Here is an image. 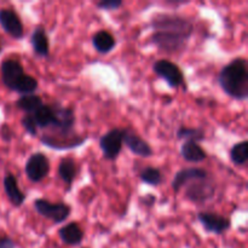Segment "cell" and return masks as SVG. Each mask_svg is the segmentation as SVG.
I'll use <instances>...</instances> for the list:
<instances>
[{
	"instance_id": "obj_1",
	"label": "cell",
	"mask_w": 248,
	"mask_h": 248,
	"mask_svg": "<svg viewBox=\"0 0 248 248\" xmlns=\"http://www.w3.org/2000/svg\"><path fill=\"white\" fill-rule=\"evenodd\" d=\"M150 27L154 31L150 41L165 53L181 52L194 33L190 19L173 14H156L150 19Z\"/></svg>"
},
{
	"instance_id": "obj_2",
	"label": "cell",
	"mask_w": 248,
	"mask_h": 248,
	"mask_svg": "<svg viewBox=\"0 0 248 248\" xmlns=\"http://www.w3.org/2000/svg\"><path fill=\"white\" fill-rule=\"evenodd\" d=\"M223 91L237 101L248 98V67L246 58L236 57L225 64L218 75Z\"/></svg>"
},
{
	"instance_id": "obj_3",
	"label": "cell",
	"mask_w": 248,
	"mask_h": 248,
	"mask_svg": "<svg viewBox=\"0 0 248 248\" xmlns=\"http://www.w3.org/2000/svg\"><path fill=\"white\" fill-rule=\"evenodd\" d=\"M2 84L11 91L19 94H31L38 90V80L27 74L21 62L17 60H5L0 67Z\"/></svg>"
},
{
	"instance_id": "obj_4",
	"label": "cell",
	"mask_w": 248,
	"mask_h": 248,
	"mask_svg": "<svg viewBox=\"0 0 248 248\" xmlns=\"http://www.w3.org/2000/svg\"><path fill=\"white\" fill-rule=\"evenodd\" d=\"M87 140L86 136L78 135V133H44L40 137V142L50 149L55 150H69L80 147Z\"/></svg>"
},
{
	"instance_id": "obj_5",
	"label": "cell",
	"mask_w": 248,
	"mask_h": 248,
	"mask_svg": "<svg viewBox=\"0 0 248 248\" xmlns=\"http://www.w3.org/2000/svg\"><path fill=\"white\" fill-rule=\"evenodd\" d=\"M34 210L40 216L50 219L55 224L65 222L70 216L72 208L64 202H51L45 199H36L33 202Z\"/></svg>"
},
{
	"instance_id": "obj_6",
	"label": "cell",
	"mask_w": 248,
	"mask_h": 248,
	"mask_svg": "<svg viewBox=\"0 0 248 248\" xmlns=\"http://www.w3.org/2000/svg\"><path fill=\"white\" fill-rule=\"evenodd\" d=\"M216 188L217 186L211 176L203 179H196L186 186V196L191 202L203 203L215 196Z\"/></svg>"
},
{
	"instance_id": "obj_7",
	"label": "cell",
	"mask_w": 248,
	"mask_h": 248,
	"mask_svg": "<svg viewBox=\"0 0 248 248\" xmlns=\"http://www.w3.org/2000/svg\"><path fill=\"white\" fill-rule=\"evenodd\" d=\"M153 70H154L157 77L164 79L167 82V85L172 89H177V87L182 86L184 84L183 70L172 61L164 60V58L157 60L153 64Z\"/></svg>"
},
{
	"instance_id": "obj_8",
	"label": "cell",
	"mask_w": 248,
	"mask_h": 248,
	"mask_svg": "<svg viewBox=\"0 0 248 248\" xmlns=\"http://www.w3.org/2000/svg\"><path fill=\"white\" fill-rule=\"evenodd\" d=\"M24 172L33 183H39L50 173V160L44 153L38 152L31 154L24 165Z\"/></svg>"
},
{
	"instance_id": "obj_9",
	"label": "cell",
	"mask_w": 248,
	"mask_h": 248,
	"mask_svg": "<svg viewBox=\"0 0 248 248\" xmlns=\"http://www.w3.org/2000/svg\"><path fill=\"white\" fill-rule=\"evenodd\" d=\"M99 148L106 160H115L123 149V128H111L99 138Z\"/></svg>"
},
{
	"instance_id": "obj_10",
	"label": "cell",
	"mask_w": 248,
	"mask_h": 248,
	"mask_svg": "<svg viewBox=\"0 0 248 248\" xmlns=\"http://www.w3.org/2000/svg\"><path fill=\"white\" fill-rule=\"evenodd\" d=\"M198 219L207 232L222 235L232 228V220L217 212L201 211L198 213Z\"/></svg>"
},
{
	"instance_id": "obj_11",
	"label": "cell",
	"mask_w": 248,
	"mask_h": 248,
	"mask_svg": "<svg viewBox=\"0 0 248 248\" xmlns=\"http://www.w3.org/2000/svg\"><path fill=\"white\" fill-rule=\"evenodd\" d=\"M0 26L11 38L19 40L24 35L23 23L18 14L12 9L0 10Z\"/></svg>"
},
{
	"instance_id": "obj_12",
	"label": "cell",
	"mask_w": 248,
	"mask_h": 248,
	"mask_svg": "<svg viewBox=\"0 0 248 248\" xmlns=\"http://www.w3.org/2000/svg\"><path fill=\"white\" fill-rule=\"evenodd\" d=\"M123 143H125L126 147L138 156L150 157L154 154L149 143L145 142L142 137H140L131 128H123Z\"/></svg>"
},
{
	"instance_id": "obj_13",
	"label": "cell",
	"mask_w": 248,
	"mask_h": 248,
	"mask_svg": "<svg viewBox=\"0 0 248 248\" xmlns=\"http://www.w3.org/2000/svg\"><path fill=\"white\" fill-rule=\"evenodd\" d=\"M210 177V172L201 167H188L178 171L172 181V189L174 193H178L182 188L189 184L190 182L196 181V179H203Z\"/></svg>"
},
{
	"instance_id": "obj_14",
	"label": "cell",
	"mask_w": 248,
	"mask_h": 248,
	"mask_svg": "<svg viewBox=\"0 0 248 248\" xmlns=\"http://www.w3.org/2000/svg\"><path fill=\"white\" fill-rule=\"evenodd\" d=\"M55 109V125L53 132L72 133L74 132L75 113L73 108H65L61 106H53Z\"/></svg>"
},
{
	"instance_id": "obj_15",
	"label": "cell",
	"mask_w": 248,
	"mask_h": 248,
	"mask_svg": "<svg viewBox=\"0 0 248 248\" xmlns=\"http://www.w3.org/2000/svg\"><path fill=\"white\" fill-rule=\"evenodd\" d=\"M2 184H4L5 194H6L7 199L10 200L11 205L15 206V207H21L24 201H26V195L19 189L16 177L12 173L5 174Z\"/></svg>"
},
{
	"instance_id": "obj_16",
	"label": "cell",
	"mask_w": 248,
	"mask_h": 248,
	"mask_svg": "<svg viewBox=\"0 0 248 248\" xmlns=\"http://www.w3.org/2000/svg\"><path fill=\"white\" fill-rule=\"evenodd\" d=\"M58 236L68 246H78L84 239V232L77 222H70L58 230Z\"/></svg>"
},
{
	"instance_id": "obj_17",
	"label": "cell",
	"mask_w": 248,
	"mask_h": 248,
	"mask_svg": "<svg viewBox=\"0 0 248 248\" xmlns=\"http://www.w3.org/2000/svg\"><path fill=\"white\" fill-rule=\"evenodd\" d=\"M31 45L34 53L39 57H47L50 53V41L43 27H36L31 35Z\"/></svg>"
},
{
	"instance_id": "obj_18",
	"label": "cell",
	"mask_w": 248,
	"mask_h": 248,
	"mask_svg": "<svg viewBox=\"0 0 248 248\" xmlns=\"http://www.w3.org/2000/svg\"><path fill=\"white\" fill-rule=\"evenodd\" d=\"M181 155L186 162L199 164L207 159V153L198 142L194 140H186L181 147Z\"/></svg>"
},
{
	"instance_id": "obj_19",
	"label": "cell",
	"mask_w": 248,
	"mask_h": 248,
	"mask_svg": "<svg viewBox=\"0 0 248 248\" xmlns=\"http://www.w3.org/2000/svg\"><path fill=\"white\" fill-rule=\"evenodd\" d=\"M92 45L96 48L97 52L102 55L111 52L116 45V40L113 34L107 31H98L92 36Z\"/></svg>"
},
{
	"instance_id": "obj_20",
	"label": "cell",
	"mask_w": 248,
	"mask_h": 248,
	"mask_svg": "<svg viewBox=\"0 0 248 248\" xmlns=\"http://www.w3.org/2000/svg\"><path fill=\"white\" fill-rule=\"evenodd\" d=\"M38 128H52L55 125V109L53 106L44 103L35 113L31 114Z\"/></svg>"
},
{
	"instance_id": "obj_21",
	"label": "cell",
	"mask_w": 248,
	"mask_h": 248,
	"mask_svg": "<svg viewBox=\"0 0 248 248\" xmlns=\"http://www.w3.org/2000/svg\"><path fill=\"white\" fill-rule=\"evenodd\" d=\"M77 173L78 166L74 159H72V157H64V159L61 160L60 165H58V174H60V178L68 186H72L75 177H77Z\"/></svg>"
},
{
	"instance_id": "obj_22",
	"label": "cell",
	"mask_w": 248,
	"mask_h": 248,
	"mask_svg": "<svg viewBox=\"0 0 248 248\" xmlns=\"http://www.w3.org/2000/svg\"><path fill=\"white\" fill-rule=\"evenodd\" d=\"M44 104L43 98L35 93L23 94L16 101V107L26 114H33Z\"/></svg>"
},
{
	"instance_id": "obj_23",
	"label": "cell",
	"mask_w": 248,
	"mask_h": 248,
	"mask_svg": "<svg viewBox=\"0 0 248 248\" xmlns=\"http://www.w3.org/2000/svg\"><path fill=\"white\" fill-rule=\"evenodd\" d=\"M230 160L235 166H244L248 160V142L242 140V142L236 143L232 145L230 149Z\"/></svg>"
},
{
	"instance_id": "obj_24",
	"label": "cell",
	"mask_w": 248,
	"mask_h": 248,
	"mask_svg": "<svg viewBox=\"0 0 248 248\" xmlns=\"http://www.w3.org/2000/svg\"><path fill=\"white\" fill-rule=\"evenodd\" d=\"M140 178L143 183L148 184V186H157L162 183L164 181V176H162L161 171L156 167H145L144 170H142L140 173Z\"/></svg>"
},
{
	"instance_id": "obj_25",
	"label": "cell",
	"mask_w": 248,
	"mask_h": 248,
	"mask_svg": "<svg viewBox=\"0 0 248 248\" xmlns=\"http://www.w3.org/2000/svg\"><path fill=\"white\" fill-rule=\"evenodd\" d=\"M177 138L178 140H194V142H200L205 140V131L200 127H186L181 126L177 130Z\"/></svg>"
},
{
	"instance_id": "obj_26",
	"label": "cell",
	"mask_w": 248,
	"mask_h": 248,
	"mask_svg": "<svg viewBox=\"0 0 248 248\" xmlns=\"http://www.w3.org/2000/svg\"><path fill=\"white\" fill-rule=\"evenodd\" d=\"M21 125L24 128L27 133L31 136V137H36L38 136V126H36L35 120H34L31 114H26L23 118L21 119Z\"/></svg>"
},
{
	"instance_id": "obj_27",
	"label": "cell",
	"mask_w": 248,
	"mask_h": 248,
	"mask_svg": "<svg viewBox=\"0 0 248 248\" xmlns=\"http://www.w3.org/2000/svg\"><path fill=\"white\" fill-rule=\"evenodd\" d=\"M96 6L99 10H106V11H111V10H118L119 7L123 6L121 0H101L96 2Z\"/></svg>"
},
{
	"instance_id": "obj_28",
	"label": "cell",
	"mask_w": 248,
	"mask_h": 248,
	"mask_svg": "<svg viewBox=\"0 0 248 248\" xmlns=\"http://www.w3.org/2000/svg\"><path fill=\"white\" fill-rule=\"evenodd\" d=\"M0 136H1V138L5 142H10V140L14 138V132H12L11 127H10L9 125L4 124V125L0 127Z\"/></svg>"
},
{
	"instance_id": "obj_29",
	"label": "cell",
	"mask_w": 248,
	"mask_h": 248,
	"mask_svg": "<svg viewBox=\"0 0 248 248\" xmlns=\"http://www.w3.org/2000/svg\"><path fill=\"white\" fill-rule=\"evenodd\" d=\"M0 248H16V242L9 236L0 237Z\"/></svg>"
},
{
	"instance_id": "obj_30",
	"label": "cell",
	"mask_w": 248,
	"mask_h": 248,
	"mask_svg": "<svg viewBox=\"0 0 248 248\" xmlns=\"http://www.w3.org/2000/svg\"><path fill=\"white\" fill-rule=\"evenodd\" d=\"M0 53H1V44H0Z\"/></svg>"
}]
</instances>
